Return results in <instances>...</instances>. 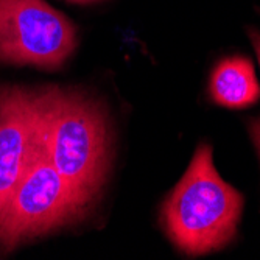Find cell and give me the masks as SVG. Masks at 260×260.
Wrapping results in <instances>:
<instances>
[{"label":"cell","instance_id":"obj_6","mask_svg":"<svg viewBox=\"0 0 260 260\" xmlns=\"http://www.w3.org/2000/svg\"><path fill=\"white\" fill-rule=\"evenodd\" d=\"M210 97L217 105L243 109L260 99L254 66L248 58L232 56L218 62L210 77Z\"/></svg>","mask_w":260,"mask_h":260},{"label":"cell","instance_id":"obj_4","mask_svg":"<svg viewBox=\"0 0 260 260\" xmlns=\"http://www.w3.org/2000/svg\"><path fill=\"white\" fill-rule=\"evenodd\" d=\"M78 45V28L45 0H0V62L61 69Z\"/></svg>","mask_w":260,"mask_h":260},{"label":"cell","instance_id":"obj_3","mask_svg":"<svg viewBox=\"0 0 260 260\" xmlns=\"http://www.w3.org/2000/svg\"><path fill=\"white\" fill-rule=\"evenodd\" d=\"M89 207L36 142L28 167L0 214V254L74 224Z\"/></svg>","mask_w":260,"mask_h":260},{"label":"cell","instance_id":"obj_1","mask_svg":"<svg viewBox=\"0 0 260 260\" xmlns=\"http://www.w3.org/2000/svg\"><path fill=\"white\" fill-rule=\"evenodd\" d=\"M36 136L55 169L92 204L111 167V131L100 105L74 89L33 90Z\"/></svg>","mask_w":260,"mask_h":260},{"label":"cell","instance_id":"obj_8","mask_svg":"<svg viewBox=\"0 0 260 260\" xmlns=\"http://www.w3.org/2000/svg\"><path fill=\"white\" fill-rule=\"evenodd\" d=\"M248 36L251 38V42L254 45V50H255V55H257V59H258V66H260V33L255 28H249Z\"/></svg>","mask_w":260,"mask_h":260},{"label":"cell","instance_id":"obj_7","mask_svg":"<svg viewBox=\"0 0 260 260\" xmlns=\"http://www.w3.org/2000/svg\"><path fill=\"white\" fill-rule=\"evenodd\" d=\"M249 136L254 142V145L258 151V156H260V119H254L249 122Z\"/></svg>","mask_w":260,"mask_h":260},{"label":"cell","instance_id":"obj_5","mask_svg":"<svg viewBox=\"0 0 260 260\" xmlns=\"http://www.w3.org/2000/svg\"><path fill=\"white\" fill-rule=\"evenodd\" d=\"M33 90L0 87V214L11 200L36 148Z\"/></svg>","mask_w":260,"mask_h":260},{"label":"cell","instance_id":"obj_9","mask_svg":"<svg viewBox=\"0 0 260 260\" xmlns=\"http://www.w3.org/2000/svg\"><path fill=\"white\" fill-rule=\"evenodd\" d=\"M66 2H70V4H80V5H84V4H92V2H97V0H66Z\"/></svg>","mask_w":260,"mask_h":260},{"label":"cell","instance_id":"obj_2","mask_svg":"<svg viewBox=\"0 0 260 260\" xmlns=\"http://www.w3.org/2000/svg\"><path fill=\"white\" fill-rule=\"evenodd\" d=\"M243 204V195L218 175L212 147L201 144L187 172L164 201L160 221L181 252L203 255L234 240Z\"/></svg>","mask_w":260,"mask_h":260}]
</instances>
